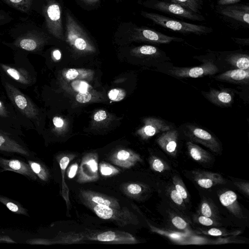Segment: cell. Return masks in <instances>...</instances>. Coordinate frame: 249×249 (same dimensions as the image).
<instances>
[{
    "mask_svg": "<svg viewBox=\"0 0 249 249\" xmlns=\"http://www.w3.org/2000/svg\"><path fill=\"white\" fill-rule=\"evenodd\" d=\"M141 14L155 24L184 35L201 36L213 31V29L210 27L177 20L155 13L142 11Z\"/></svg>",
    "mask_w": 249,
    "mask_h": 249,
    "instance_id": "obj_1",
    "label": "cell"
},
{
    "mask_svg": "<svg viewBox=\"0 0 249 249\" xmlns=\"http://www.w3.org/2000/svg\"><path fill=\"white\" fill-rule=\"evenodd\" d=\"M215 12L228 26L237 30L249 27V4H233L215 7Z\"/></svg>",
    "mask_w": 249,
    "mask_h": 249,
    "instance_id": "obj_2",
    "label": "cell"
},
{
    "mask_svg": "<svg viewBox=\"0 0 249 249\" xmlns=\"http://www.w3.org/2000/svg\"><path fill=\"white\" fill-rule=\"evenodd\" d=\"M145 7L183 19L203 21L205 18L202 15L193 12L183 6L163 0H145L141 3Z\"/></svg>",
    "mask_w": 249,
    "mask_h": 249,
    "instance_id": "obj_3",
    "label": "cell"
},
{
    "mask_svg": "<svg viewBox=\"0 0 249 249\" xmlns=\"http://www.w3.org/2000/svg\"><path fill=\"white\" fill-rule=\"evenodd\" d=\"M65 33L67 42L76 49L84 51L92 49L87 32L68 11L66 13Z\"/></svg>",
    "mask_w": 249,
    "mask_h": 249,
    "instance_id": "obj_4",
    "label": "cell"
},
{
    "mask_svg": "<svg viewBox=\"0 0 249 249\" xmlns=\"http://www.w3.org/2000/svg\"><path fill=\"white\" fill-rule=\"evenodd\" d=\"M95 214L100 218L110 220L122 227L128 224H137V217L127 208L115 209L100 204H89Z\"/></svg>",
    "mask_w": 249,
    "mask_h": 249,
    "instance_id": "obj_5",
    "label": "cell"
},
{
    "mask_svg": "<svg viewBox=\"0 0 249 249\" xmlns=\"http://www.w3.org/2000/svg\"><path fill=\"white\" fill-rule=\"evenodd\" d=\"M132 38L134 40L148 42L153 44H164L172 42H182L181 37L169 36L153 29L144 27L133 26L129 30Z\"/></svg>",
    "mask_w": 249,
    "mask_h": 249,
    "instance_id": "obj_6",
    "label": "cell"
},
{
    "mask_svg": "<svg viewBox=\"0 0 249 249\" xmlns=\"http://www.w3.org/2000/svg\"><path fill=\"white\" fill-rule=\"evenodd\" d=\"M4 87L12 103L27 118L32 120L35 119L38 111L33 102L9 82H5Z\"/></svg>",
    "mask_w": 249,
    "mask_h": 249,
    "instance_id": "obj_7",
    "label": "cell"
},
{
    "mask_svg": "<svg viewBox=\"0 0 249 249\" xmlns=\"http://www.w3.org/2000/svg\"><path fill=\"white\" fill-rule=\"evenodd\" d=\"M219 71L213 61L207 60L201 65L193 67H173L167 71L171 76L179 78H198L215 74Z\"/></svg>",
    "mask_w": 249,
    "mask_h": 249,
    "instance_id": "obj_8",
    "label": "cell"
},
{
    "mask_svg": "<svg viewBox=\"0 0 249 249\" xmlns=\"http://www.w3.org/2000/svg\"><path fill=\"white\" fill-rule=\"evenodd\" d=\"M44 14L47 29L49 33L58 38L64 39L60 4L54 0L50 1L44 8Z\"/></svg>",
    "mask_w": 249,
    "mask_h": 249,
    "instance_id": "obj_9",
    "label": "cell"
},
{
    "mask_svg": "<svg viewBox=\"0 0 249 249\" xmlns=\"http://www.w3.org/2000/svg\"><path fill=\"white\" fill-rule=\"evenodd\" d=\"M184 133L192 141L202 144L217 154L220 152L219 141L207 131L193 124H187Z\"/></svg>",
    "mask_w": 249,
    "mask_h": 249,
    "instance_id": "obj_10",
    "label": "cell"
},
{
    "mask_svg": "<svg viewBox=\"0 0 249 249\" xmlns=\"http://www.w3.org/2000/svg\"><path fill=\"white\" fill-rule=\"evenodd\" d=\"M0 168L3 171L14 172L32 181H36L37 177L27 162L18 159H7L0 156Z\"/></svg>",
    "mask_w": 249,
    "mask_h": 249,
    "instance_id": "obj_11",
    "label": "cell"
},
{
    "mask_svg": "<svg viewBox=\"0 0 249 249\" xmlns=\"http://www.w3.org/2000/svg\"><path fill=\"white\" fill-rule=\"evenodd\" d=\"M0 153L16 154L25 158L34 155L26 146L10 138L8 135H0Z\"/></svg>",
    "mask_w": 249,
    "mask_h": 249,
    "instance_id": "obj_12",
    "label": "cell"
},
{
    "mask_svg": "<svg viewBox=\"0 0 249 249\" xmlns=\"http://www.w3.org/2000/svg\"><path fill=\"white\" fill-rule=\"evenodd\" d=\"M202 93L208 100L220 107H230L233 102V93L228 89H212L208 91Z\"/></svg>",
    "mask_w": 249,
    "mask_h": 249,
    "instance_id": "obj_13",
    "label": "cell"
},
{
    "mask_svg": "<svg viewBox=\"0 0 249 249\" xmlns=\"http://www.w3.org/2000/svg\"><path fill=\"white\" fill-rule=\"evenodd\" d=\"M192 173L195 181L203 188L208 189L216 185L226 183L223 177L217 173L202 170L194 171Z\"/></svg>",
    "mask_w": 249,
    "mask_h": 249,
    "instance_id": "obj_14",
    "label": "cell"
},
{
    "mask_svg": "<svg viewBox=\"0 0 249 249\" xmlns=\"http://www.w3.org/2000/svg\"><path fill=\"white\" fill-rule=\"evenodd\" d=\"M178 140V131L171 129L162 132L158 138L157 142L166 153L175 156L177 151Z\"/></svg>",
    "mask_w": 249,
    "mask_h": 249,
    "instance_id": "obj_15",
    "label": "cell"
},
{
    "mask_svg": "<svg viewBox=\"0 0 249 249\" xmlns=\"http://www.w3.org/2000/svg\"><path fill=\"white\" fill-rule=\"evenodd\" d=\"M214 78L220 81L247 85L249 83V70H231L217 75Z\"/></svg>",
    "mask_w": 249,
    "mask_h": 249,
    "instance_id": "obj_16",
    "label": "cell"
},
{
    "mask_svg": "<svg viewBox=\"0 0 249 249\" xmlns=\"http://www.w3.org/2000/svg\"><path fill=\"white\" fill-rule=\"evenodd\" d=\"M221 203L233 215L237 218H244L242 209L237 201L236 194L231 190H228L219 195Z\"/></svg>",
    "mask_w": 249,
    "mask_h": 249,
    "instance_id": "obj_17",
    "label": "cell"
},
{
    "mask_svg": "<svg viewBox=\"0 0 249 249\" xmlns=\"http://www.w3.org/2000/svg\"><path fill=\"white\" fill-rule=\"evenodd\" d=\"M0 66L7 75L17 82L24 85H30L33 83L32 76L25 69L2 63L0 64Z\"/></svg>",
    "mask_w": 249,
    "mask_h": 249,
    "instance_id": "obj_18",
    "label": "cell"
},
{
    "mask_svg": "<svg viewBox=\"0 0 249 249\" xmlns=\"http://www.w3.org/2000/svg\"><path fill=\"white\" fill-rule=\"evenodd\" d=\"M146 123L142 129V132L146 137H151L156 134L163 132L172 128L171 125L159 118H149Z\"/></svg>",
    "mask_w": 249,
    "mask_h": 249,
    "instance_id": "obj_19",
    "label": "cell"
},
{
    "mask_svg": "<svg viewBox=\"0 0 249 249\" xmlns=\"http://www.w3.org/2000/svg\"><path fill=\"white\" fill-rule=\"evenodd\" d=\"M82 195L83 198L89 204H100L106 205L115 209H120V205L118 201L114 198L108 197L90 191H83Z\"/></svg>",
    "mask_w": 249,
    "mask_h": 249,
    "instance_id": "obj_20",
    "label": "cell"
},
{
    "mask_svg": "<svg viewBox=\"0 0 249 249\" xmlns=\"http://www.w3.org/2000/svg\"><path fill=\"white\" fill-rule=\"evenodd\" d=\"M96 239L101 242H114L122 243H135L136 239L128 233H119L112 231L104 232L98 234Z\"/></svg>",
    "mask_w": 249,
    "mask_h": 249,
    "instance_id": "obj_21",
    "label": "cell"
},
{
    "mask_svg": "<svg viewBox=\"0 0 249 249\" xmlns=\"http://www.w3.org/2000/svg\"><path fill=\"white\" fill-rule=\"evenodd\" d=\"M98 167L97 160L92 156L85 158L83 160L80 169V178L84 180L95 179L97 176Z\"/></svg>",
    "mask_w": 249,
    "mask_h": 249,
    "instance_id": "obj_22",
    "label": "cell"
},
{
    "mask_svg": "<svg viewBox=\"0 0 249 249\" xmlns=\"http://www.w3.org/2000/svg\"><path fill=\"white\" fill-rule=\"evenodd\" d=\"M26 161L37 179L43 182L47 181L50 178V173L46 166L35 156L25 158Z\"/></svg>",
    "mask_w": 249,
    "mask_h": 249,
    "instance_id": "obj_23",
    "label": "cell"
},
{
    "mask_svg": "<svg viewBox=\"0 0 249 249\" xmlns=\"http://www.w3.org/2000/svg\"><path fill=\"white\" fill-rule=\"evenodd\" d=\"M226 61L237 69L249 70V55L247 53H231L226 55Z\"/></svg>",
    "mask_w": 249,
    "mask_h": 249,
    "instance_id": "obj_24",
    "label": "cell"
},
{
    "mask_svg": "<svg viewBox=\"0 0 249 249\" xmlns=\"http://www.w3.org/2000/svg\"><path fill=\"white\" fill-rule=\"evenodd\" d=\"M186 145L190 156L195 160L206 163L212 160L210 154L207 151L192 142H188Z\"/></svg>",
    "mask_w": 249,
    "mask_h": 249,
    "instance_id": "obj_25",
    "label": "cell"
},
{
    "mask_svg": "<svg viewBox=\"0 0 249 249\" xmlns=\"http://www.w3.org/2000/svg\"><path fill=\"white\" fill-rule=\"evenodd\" d=\"M43 39L36 36H25L18 39L16 45L28 51H34L37 50L42 44Z\"/></svg>",
    "mask_w": 249,
    "mask_h": 249,
    "instance_id": "obj_26",
    "label": "cell"
},
{
    "mask_svg": "<svg viewBox=\"0 0 249 249\" xmlns=\"http://www.w3.org/2000/svg\"><path fill=\"white\" fill-rule=\"evenodd\" d=\"M113 159L116 164L124 167H130L141 160L138 155L124 150L118 151L116 157Z\"/></svg>",
    "mask_w": 249,
    "mask_h": 249,
    "instance_id": "obj_27",
    "label": "cell"
},
{
    "mask_svg": "<svg viewBox=\"0 0 249 249\" xmlns=\"http://www.w3.org/2000/svg\"><path fill=\"white\" fill-rule=\"evenodd\" d=\"M0 202L16 214L30 216L28 210L18 201L0 195Z\"/></svg>",
    "mask_w": 249,
    "mask_h": 249,
    "instance_id": "obj_28",
    "label": "cell"
},
{
    "mask_svg": "<svg viewBox=\"0 0 249 249\" xmlns=\"http://www.w3.org/2000/svg\"><path fill=\"white\" fill-rule=\"evenodd\" d=\"M175 3L189 9L194 12L201 14L203 1L202 0H163Z\"/></svg>",
    "mask_w": 249,
    "mask_h": 249,
    "instance_id": "obj_29",
    "label": "cell"
},
{
    "mask_svg": "<svg viewBox=\"0 0 249 249\" xmlns=\"http://www.w3.org/2000/svg\"><path fill=\"white\" fill-rule=\"evenodd\" d=\"M7 4L22 12H27L30 8L33 0H3Z\"/></svg>",
    "mask_w": 249,
    "mask_h": 249,
    "instance_id": "obj_30",
    "label": "cell"
},
{
    "mask_svg": "<svg viewBox=\"0 0 249 249\" xmlns=\"http://www.w3.org/2000/svg\"><path fill=\"white\" fill-rule=\"evenodd\" d=\"M173 182L176 190L182 197L183 199H187L188 197V195L182 181L179 179L177 177H175L173 179Z\"/></svg>",
    "mask_w": 249,
    "mask_h": 249,
    "instance_id": "obj_31",
    "label": "cell"
},
{
    "mask_svg": "<svg viewBox=\"0 0 249 249\" xmlns=\"http://www.w3.org/2000/svg\"><path fill=\"white\" fill-rule=\"evenodd\" d=\"M125 95L124 91L120 89H113L108 93L109 99L115 101H119L122 100Z\"/></svg>",
    "mask_w": 249,
    "mask_h": 249,
    "instance_id": "obj_32",
    "label": "cell"
},
{
    "mask_svg": "<svg viewBox=\"0 0 249 249\" xmlns=\"http://www.w3.org/2000/svg\"><path fill=\"white\" fill-rule=\"evenodd\" d=\"M152 230L154 231L157 232L161 234H163L168 237L175 240H179L182 239L184 235L180 233L173 232H166L160 229L152 227Z\"/></svg>",
    "mask_w": 249,
    "mask_h": 249,
    "instance_id": "obj_33",
    "label": "cell"
},
{
    "mask_svg": "<svg viewBox=\"0 0 249 249\" xmlns=\"http://www.w3.org/2000/svg\"><path fill=\"white\" fill-rule=\"evenodd\" d=\"M100 172L104 176H110L115 174L118 171L112 166L102 163L100 165Z\"/></svg>",
    "mask_w": 249,
    "mask_h": 249,
    "instance_id": "obj_34",
    "label": "cell"
},
{
    "mask_svg": "<svg viewBox=\"0 0 249 249\" xmlns=\"http://www.w3.org/2000/svg\"><path fill=\"white\" fill-rule=\"evenodd\" d=\"M173 225L178 229L184 230L187 227V222L179 216H176L171 220Z\"/></svg>",
    "mask_w": 249,
    "mask_h": 249,
    "instance_id": "obj_35",
    "label": "cell"
},
{
    "mask_svg": "<svg viewBox=\"0 0 249 249\" xmlns=\"http://www.w3.org/2000/svg\"><path fill=\"white\" fill-rule=\"evenodd\" d=\"M71 85L75 90L79 91V92H86L88 90V85L84 81H74Z\"/></svg>",
    "mask_w": 249,
    "mask_h": 249,
    "instance_id": "obj_36",
    "label": "cell"
},
{
    "mask_svg": "<svg viewBox=\"0 0 249 249\" xmlns=\"http://www.w3.org/2000/svg\"><path fill=\"white\" fill-rule=\"evenodd\" d=\"M200 211L203 215L208 217H212L213 214L211 207L207 202L201 204Z\"/></svg>",
    "mask_w": 249,
    "mask_h": 249,
    "instance_id": "obj_37",
    "label": "cell"
},
{
    "mask_svg": "<svg viewBox=\"0 0 249 249\" xmlns=\"http://www.w3.org/2000/svg\"><path fill=\"white\" fill-rule=\"evenodd\" d=\"M152 167L156 171L161 172L165 169L163 162L158 158H155L152 162Z\"/></svg>",
    "mask_w": 249,
    "mask_h": 249,
    "instance_id": "obj_38",
    "label": "cell"
},
{
    "mask_svg": "<svg viewBox=\"0 0 249 249\" xmlns=\"http://www.w3.org/2000/svg\"><path fill=\"white\" fill-rule=\"evenodd\" d=\"M170 197L172 201L178 205H181L183 203V199L176 189H172L170 192Z\"/></svg>",
    "mask_w": 249,
    "mask_h": 249,
    "instance_id": "obj_39",
    "label": "cell"
},
{
    "mask_svg": "<svg viewBox=\"0 0 249 249\" xmlns=\"http://www.w3.org/2000/svg\"><path fill=\"white\" fill-rule=\"evenodd\" d=\"M91 96L90 94L88 92H79L76 96V100L79 103H87L91 99Z\"/></svg>",
    "mask_w": 249,
    "mask_h": 249,
    "instance_id": "obj_40",
    "label": "cell"
},
{
    "mask_svg": "<svg viewBox=\"0 0 249 249\" xmlns=\"http://www.w3.org/2000/svg\"><path fill=\"white\" fill-rule=\"evenodd\" d=\"M127 191L132 195H138L140 194L142 189L140 185L137 184H130L127 187Z\"/></svg>",
    "mask_w": 249,
    "mask_h": 249,
    "instance_id": "obj_41",
    "label": "cell"
},
{
    "mask_svg": "<svg viewBox=\"0 0 249 249\" xmlns=\"http://www.w3.org/2000/svg\"><path fill=\"white\" fill-rule=\"evenodd\" d=\"M197 220L199 223L206 226H212L215 224L214 221L210 218V217L203 215L199 216L197 218Z\"/></svg>",
    "mask_w": 249,
    "mask_h": 249,
    "instance_id": "obj_42",
    "label": "cell"
},
{
    "mask_svg": "<svg viewBox=\"0 0 249 249\" xmlns=\"http://www.w3.org/2000/svg\"><path fill=\"white\" fill-rule=\"evenodd\" d=\"M26 243L30 245H48L49 244V241L47 240L40 238H32L26 241Z\"/></svg>",
    "mask_w": 249,
    "mask_h": 249,
    "instance_id": "obj_43",
    "label": "cell"
},
{
    "mask_svg": "<svg viewBox=\"0 0 249 249\" xmlns=\"http://www.w3.org/2000/svg\"><path fill=\"white\" fill-rule=\"evenodd\" d=\"M231 38L235 43L239 45L243 46H248L249 45V38L231 37Z\"/></svg>",
    "mask_w": 249,
    "mask_h": 249,
    "instance_id": "obj_44",
    "label": "cell"
},
{
    "mask_svg": "<svg viewBox=\"0 0 249 249\" xmlns=\"http://www.w3.org/2000/svg\"><path fill=\"white\" fill-rule=\"evenodd\" d=\"M242 0H217V5L223 6L236 4Z\"/></svg>",
    "mask_w": 249,
    "mask_h": 249,
    "instance_id": "obj_45",
    "label": "cell"
},
{
    "mask_svg": "<svg viewBox=\"0 0 249 249\" xmlns=\"http://www.w3.org/2000/svg\"><path fill=\"white\" fill-rule=\"evenodd\" d=\"M107 118L106 113L104 110L97 111L94 116V119L96 121H101Z\"/></svg>",
    "mask_w": 249,
    "mask_h": 249,
    "instance_id": "obj_46",
    "label": "cell"
},
{
    "mask_svg": "<svg viewBox=\"0 0 249 249\" xmlns=\"http://www.w3.org/2000/svg\"><path fill=\"white\" fill-rule=\"evenodd\" d=\"M234 184L241 190L243 191L247 195H249V183H248L235 182Z\"/></svg>",
    "mask_w": 249,
    "mask_h": 249,
    "instance_id": "obj_47",
    "label": "cell"
},
{
    "mask_svg": "<svg viewBox=\"0 0 249 249\" xmlns=\"http://www.w3.org/2000/svg\"><path fill=\"white\" fill-rule=\"evenodd\" d=\"M78 75V72L74 69H71L66 73V77L68 79L72 80L75 78Z\"/></svg>",
    "mask_w": 249,
    "mask_h": 249,
    "instance_id": "obj_48",
    "label": "cell"
},
{
    "mask_svg": "<svg viewBox=\"0 0 249 249\" xmlns=\"http://www.w3.org/2000/svg\"><path fill=\"white\" fill-rule=\"evenodd\" d=\"M16 243L17 242L9 236L0 235V243Z\"/></svg>",
    "mask_w": 249,
    "mask_h": 249,
    "instance_id": "obj_49",
    "label": "cell"
},
{
    "mask_svg": "<svg viewBox=\"0 0 249 249\" xmlns=\"http://www.w3.org/2000/svg\"><path fill=\"white\" fill-rule=\"evenodd\" d=\"M70 162V159L68 157H63L59 161L60 167L62 170H65Z\"/></svg>",
    "mask_w": 249,
    "mask_h": 249,
    "instance_id": "obj_50",
    "label": "cell"
},
{
    "mask_svg": "<svg viewBox=\"0 0 249 249\" xmlns=\"http://www.w3.org/2000/svg\"><path fill=\"white\" fill-rule=\"evenodd\" d=\"M8 112L7 110L4 103L0 100V117H7Z\"/></svg>",
    "mask_w": 249,
    "mask_h": 249,
    "instance_id": "obj_51",
    "label": "cell"
},
{
    "mask_svg": "<svg viewBox=\"0 0 249 249\" xmlns=\"http://www.w3.org/2000/svg\"><path fill=\"white\" fill-rule=\"evenodd\" d=\"M207 234L212 236H220L223 234V232L219 229L212 228L207 231Z\"/></svg>",
    "mask_w": 249,
    "mask_h": 249,
    "instance_id": "obj_52",
    "label": "cell"
},
{
    "mask_svg": "<svg viewBox=\"0 0 249 249\" xmlns=\"http://www.w3.org/2000/svg\"><path fill=\"white\" fill-rule=\"evenodd\" d=\"M77 169V164L75 163L71 167V168L68 173V177L70 178H72L75 176Z\"/></svg>",
    "mask_w": 249,
    "mask_h": 249,
    "instance_id": "obj_53",
    "label": "cell"
},
{
    "mask_svg": "<svg viewBox=\"0 0 249 249\" xmlns=\"http://www.w3.org/2000/svg\"><path fill=\"white\" fill-rule=\"evenodd\" d=\"M53 124L57 127L62 126L64 124L62 119L59 117H54L53 119Z\"/></svg>",
    "mask_w": 249,
    "mask_h": 249,
    "instance_id": "obj_54",
    "label": "cell"
},
{
    "mask_svg": "<svg viewBox=\"0 0 249 249\" xmlns=\"http://www.w3.org/2000/svg\"><path fill=\"white\" fill-rule=\"evenodd\" d=\"M54 57L56 60H59L61 58V53L58 50H55L53 52Z\"/></svg>",
    "mask_w": 249,
    "mask_h": 249,
    "instance_id": "obj_55",
    "label": "cell"
},
{
    "mask_svg": "<svg viewBox=\"0 0 249 249\" xmlns=\"http://www.w3.org/2000/svg\"><path fill=\"white\" fill-rule=\"evenodd\" d=\"M84 3L87 4H94L97 3L99 0H81Z\"/></svg>",
    "mask_w": 249,
    "mask_h": 249,
    "instance_id": "obj_56",
    "label": "cell"
},
{
    "mask_svg": "<svg viewBox=\"0 0 249 249\" xmlns=\"http://www.w3.org/2000/svg\"><path fill=\"white\" fill-rule=\"evenodd\" d=\"M11 134L9 133H7L4 131H3L0 129V135H10Z\"/></svg>",
    "mask_w": 249,
    "mask_h": 249,
    "instance_id": "obj_57",
    "label": "cell"
},
{
    "mask_svg": "<svg viewBox=\"0 0 249 249\" xmlns=\"http://www.w3.org/2000/svg\"><path fill=\"white\" fill-rule=\"evenodd\" d=\"M2 172H3V170L2 169L0 168V173Z\"/></svg>",
    "mask_w": 249,
    "mask_h": 249,
    "instance_id": "obj_58",
    "label": "cell"
},
{
    "mask_svg": "<svg viewBox=\"0 0 249 249\" xmlns=\"http://www.w3.org/2000/svg\"><path fill=\"white\" fill-rule=\"evenodd\" d=\"M202 0L204 1V0Z\"/></svg>",
    "mask_w": 249,
    "mask_h": 249,
    "instance_id": "obj_59",
    "label": "cell"
}]
</instances>
